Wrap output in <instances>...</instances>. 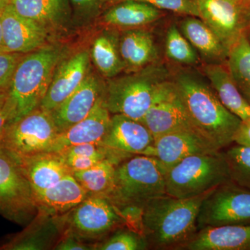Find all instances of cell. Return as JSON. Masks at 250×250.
<instances>
[{
	"label": "cell",
	"mask_w": 250,
	"mask_h": 250,
	"mask_svg": "<svg viewBox=\"0 0 250 250\" xmlns=\"http://www.w3.org/2000/svg\"><path fill=\"white\" fill-rule=\"evenodd\" d=\"M72 173L89 169L104 159L84 156L62 155Z\"/></svg>",
	"instance_id": "obj_37"
},
{
	"label": "cell",
	"mask_w": 250,
	"mask_h": 250,
	"mask_svg": "<svg viewBox=\"0 0 250 250\" xmlns=\"http://www.w3.org/2000/svg\"><path fill=\"white\" fill-rule=\"evenodd\" d=\"M62 54L59 46L48 45L23 56L7 93L16 110V121L40 107Z\"/></svg>",
	"instance_id": "obj_5"
},
{
	"label": "cell",
	"mask_w": 250,
	"mask_h": 250,
	"mask_svg": "<svg viewBox=\"0 0 250 250\" xmlns=\"http://www.w3.org/2000/svg\"><path fill=\"white\" fill-rule=\"evenodd\" d=\"M141 123L147 126L154 139L183 130L197 131L171 78L164 83L159 98L149 108Z\"/></svg>",
	"instance_id": "obj_12"
},
{
	"label": "cell",
	"mask_w": 250,
	"mask_h": 250,
	"mask_svg": "<svg viewBox=\"0 0 250 250\" xmlns=\"http://www.w3.org/2000/svg\"><path fill=\"white\" fill-rule=\"evenodd\" d=\"M20 161L33 191L47 188L72 174L59 152L42 153Z\"/></svg>",
	"instance_id": "obj_25"
},
{
	"label": "cell",
	"mask_w": 250,
	"mask_h": 250,
	"mask_svg": "<svg viewBox=\"0 0 250 250\" xmlns=\"http://www.w3.org/2000/svg\"><path fill=\"white\" fill-rule=\"evenodd\" d=\"M24 54L0 52V92L8 93L18 64Z\"/></svg>",
	"instance_id": "obj_35"
},
{
	"label": "cell",
	"mask_w": 250,
	"mask_h": 250,
	"mask_svg": "<svg viewBox=\"0 0 250 250\" xmlns=\"http://www.w3.org/2000/svg\"><path fill=\"white\" fill-rule=\"evenodd\" d=\"M164 11L134 0H123L110 5L102 16L104 24L114 29H139L157 22Z\"/></svg>",
	"instance_id": "obj_24"
},
{
	"label": "cell",
	"mask_w": 250,
	"mask_h": 250,
	"mask_svg": "<svg viewBox=\"0 0 250 250\" xmlns=\"http://www.w3.org/2000/svg\"><path fill=\"white\" fill-rule=\"evenodd\" d=\"M111 118L103 95L88 116L59 133L50 152H61L67 148L83 143L101 142L107 132Z\"/></svg>",
	"instance_id": "obj_18"
},
{
	"label": "cell",
	"mask_w": 250,
	"mask_h": 250,
	"mask_svg": "<svg viewBox=\"0 0 250 250\" xmlns=\"http://www.w3.org/2000/svg\"><path fill=\"white\" fill-rule=\"evenodd\" d=\"M179 250H250V225L202 229Z\"/></svg>",
	"instance_id": "obj_20"
},
{
	"label": "cell",
	"mask_w": 250,
	"mask_h": 250,
	"mask_svg": "<svg viewBox=\"0 0 250 250\" xmlns=\"http://www.w3.org/2000/svg\"><path fill=\"white\" fill-rule=\"evenodd\" d=\"M5 52L4 44H3L2 33H1V22H0V52Z\"/></svg>",
	"instance_id": "obj_42"
},
{
	"label": "cell",
	"mask_w": 250,
	"mask_h": 250,
	"mask_svg": "<svg viewBox=\"0 0 250 250\" xmlns=\"http://www.w3.org/2000/svg\"><path fill=\"white\" fill-rule=\"evenodd\" d=\"M39 214L32 188L21 161L0 145V215L25 225Z\"/></svg>",
	"instance_id": "obj_7"
},
{
	"label": "cell",
	"mask_w": 250,
	"mask_h": 250,
	"mask_svg": "<svg viewBox=\"0 0 250 250\" xmlns=\"http://www.w3.org/2000/svg\"><path fill=\"white\" fill-rule=\"evenodd\" d=\"M165 54L171 62L186 66H195L202 62L200 56L176 24L167 29Z\"/></svg>",
	"instance_id": "obj_31"
},
{
	"label": "cell",
	"mask_w": 250,
	"mask_h": 250,
	"mask_svg": "<svg viewBox=\"0 0 250 250\" xmlns=\"http://www.w3.org/2000/svg\"><path fill=\"white\" fill-rule=\"evenodd\" d=\"M238 89L250 105V41L246 36L231 47L227 62Z\"/></svg>",
	"instance_id": "obj_30"
},
{
	"label": "cell",
	"mask_w": 250,
	"mask_h": 250,
	"mask_svg": "<svg viewBox=\"0 0 250 250\" xmlns=\"http://www.w3.org/2000/svg\"><path fill=\"white\" fill-rule=\"evenodd\" d=\"M120 33L111 28L103 31L94 40L90 58L105 78H114L125 71V65L119 47Z\"/></svg>",
	"instance_id": "obj_27"
},
{
	"label": "cell",
	"mask_w": 250,
	"mask_h": 250,
	"mask_svg": "<svg viewBox=\"0 0 250 250\" xmlns=\"http://www.w3.org/2000/svg\"><path fill=\"white\" fill-rule=\"evenodd\" d=\"M41 226L29 227L22 233L1 246V249L11 250H38L45 249L56 236L61 219L44 215Z\"/></svg>",
	"instance_id": "obj_28"
},
{
	"label": "cell",
	"mask_w": 250,
	"mask_h": 250,
	"mask_svg": "<svg viewBox=\"0 0 250 250\" xmlns=\"http://www.w3.org/2000/svg\"><path fill=\"white\" fill-rule=\"evenodd\" d=\"M106 0H69L72 18L79 21H89L104 6Z\"/></svg>",
	"instance_id": "obj_36"
},
{
	"label": "cell",
	"mask_w": 250,
	"mask_h": 250,
	"mask_svg": "<svg viewBox=\"0 0 250 250\" xmlns=\"http://www.w3.org/2000/svg\"><path fill=\"white\" fill-rule=\"evenodd\" d=\"M166 172L165 166L153 156L127 158L116 166L107 199L120 210L131 207L143 208L153 199L166 195Z\"/></svg>",
	"instance_id": "obj_4"
},
{
	"label": "cell",
	"mask_w": 250,
	"mask_h": 250,
	"mask_svg": "<svg viewBox=\"0 0 250 250\" xmlns=\"http://www.w3.org/2000/svg\"><path fill=\"white\" fill-rule=\"evenodd\" d=\"M210 191L187 199L166 194L146 203L143 207L141 227L149 248L179 250L190 241L198 231L200 206Z\"/></svg>",
	"instance_id": "obj_2"
},
{
	"label": "cell",
	"mask_w": 250,
	"mask_h": 250,
	"mask_svg": "<svg viewBox=\"0 0 250 250\" xmlns=\"http://www.w3.org/2000/svg\"><path fill=\"white\" fill-rule=\"evenodd\" d=\"M82 240L72 235L67 234L59 242L55 250H92L90 246L85 244Z\"/></svg>",
	"instance_id": "obj_39"
},
{
	"label": "cell",
	"mask_w": 250,
	"mask_h": 250,
	"mask_svg": "<svg viewBox=\"0 0 250 250\" xmlns=\"http://www.w3.org/2000/svg\"><path fill=\"white\" fill-rule=\"evenodd\" d=\"M50 113L39 107L10 125L0 145L22 159L50 152L59 134Z\"/></svg>",
	"instance_id": "obj_8"
},
{
	"label": "cell",
	"mask_w": 250,
	"mask_h": 250,
	"mask_svg": "<svg viewBox=\"0 0 250 250\" xmlns=\"http://www.w3.org/2000/svg\"><path fill=\"white\" fill-rule=\"evenodd\" d=\"M229 181V169L224 152L195 154L167 169L166 192L177 198H192Z\"/></svg>",
	"instance_id": "obj_6"
},
{
	"label": "cell",
	"mask_w": 250,
	"mask_h": 250,
	"mask_svg": "<svg viewBox=\"0 0 250 250\" xmlns=\"http://www.w3.org/2000/svg\"><path fill=\"white\" fill-rule=\"evenodd\" d=\"M9 0H0V13L4 9L5 6L9 4Z\"/></svg>",
	"instance_id": "obj_43"
},
{
	"label": "cell",
	"mask_w": 250,
	"mask_h": 250,
	"mask_svg": "<svg viewBox=\"0 0 250 250\" xmlns=\"http://www.w3.org/2000/svg\"><path fill=\"white\" fill-rule=\"evenodd\" d=\"M246 36L247 38H248V40H249L250 41V23L249 27H248V31H247Z\"/></svg>",
	"instance_id": "obj_44"
},
{
	"label": "cell",
	"mask_w": 250,
	"mask_h": 250,
	"mask_svg": "<svg viewBox=\"0 0 250 250\" xmlns=\"http://www.w3.org/2000/svg\"><path fill=\"white\" fill-rule=\"evenodd\" d=\"M250 225V190L232 181L218 186L204 199L197 229L225 225Z\"/></svg>",
	"instance_id": "obj_9"
},
{
	"label": "cell",
	"mask_w": 250,
	"mask_h": 250,
	"mask_svg": "<svg viewBox=\"0 0 250 250\" xmlns=\"http://www.w3.org/2000/svg\"><path fill=\"white\" fill-rule=\"evenodd\" d=\"M7 93L0 92V109L4 106L6 100H7Z\"/></svg>",
	"instance_id": "obj_41"
},
{
	"label": "cell",
	"mask_w": 250,
	"mask_h": 250,
	"mask_svg": "<svg viewBox=\"0 0 250 250\" xmlns=\"http://www.w3.org/2000/svg\"><path fill=\"white\" fill-rule=\"evenodd\" d=\"M16 121V110L7 99L4 106L0 109V140L10 125Z\"/></svg>",
	"instance_id": "obj_38"
},
{
	"label": "cell",
	"mask_w": 250,
	"mask_h": 250,
	"mask_svg": "<svg viewBox=\"0 0 250 250\" xmlns=\"http://www.w3.org/2000/svg\"><path fill=\"white\" fill-rule=\"evenodd\" d=\"M154 138L141 122L122 114L111 115L107 132L100 142L121 160L145 155Z\"/></svg>",
	"instance_id": "obj_13"
},
{
	"label": "cell",
	"mask_w": 250,
	"mask_h": 250,
	"mask_svg": "<svg viewBox=\"0 0 250 250\" xmlns=\"http://www.w3.org/2000/svg\"><path fill=\"white\" fill-rule=\"evenodd\" d=\"M234 143L250 147V118L241 122L235 136Z\"/></svg>",
	"instance_id": "obj_40"
},
{
	"label": "cell",
	"mask_w": 250,
	"mask_h": 250,
	"mask_svg": "<svg viewBox=\"0 0 250 250\" xmlns=\"http://www.w3.org/2000/svg\"><path fill=\"white\" fill-rule=\"evenodd\" d=\"M118 163L111 159H104L87 170L72 173L84 188L88 196H100L107 199L113 187L115 170Z\"/></svg>",
	"instance_id": "obj_29"
},
{
	"label": "cell",
	"mask_w": 250,
	"mask_h": 250,
	"mask_svg": "<svg viewBox=\"0 0 250 250\" xmlns=\"http://www.w3.org/2000/svg\"><path fill=\"white\" fill-rule=\"evenodd\" d=\"M217 151L218 148L198 131L183 130L156 138L145 155L159 159L167 170L188 156Z\"/></svg>",
	"instance_id": "obj_14"
},
{
	"label": "cell",
	"mask_w": 250,
	"mask_h": 250,
	"mask_svg": "<svg viewBox=\"0 0 250 250\" xmlns=\"http://www.w3.org/2000/svg\"><path fill=\"white\" fill-rule=\"evenodd\" d=\"M119 47L126 72L138 71L159 61V51L154 37L143 28L122 31Z\"/></svg>",
	"instance_id": "obj_23"
},
{
	"label": "cell",
	"mask_w": 250,
	"mask_h": 250,
	"mask_svg": "<svg viewBox=\"0 0 250 250\" xmlns=\"http://www.w3.org/2000/svg\"><path fill=\"white\" fill-rule=\"evenodd\" d=\"M204 76L220 101L242 121L250 118V105L235 83L226 63H203Z\"/></svg>",
	"instance_id": "obj_22"
},
{
	"label": "cell",
	"mask_w": 250,
	"mask_h": 250,
	"mask_svg": "<svg viewBox=\"0 0 250 250\" xmlns=\"http://www.w3.org/2000/svg\"><path fill=\"white\" fill-rule=\"evenodd\" d=\"M171 79L195 129L219 150L234 143L242 121L224 106L205 76L180 69Z\"/></svg>",
	"instance_id": "obj_1"
},
{
	"label": "cell",
	"mask_w": 250,
	"mask_h": 250,
	"mask_svg": "<svg viewBox=\"0 0 250 250\" xmlns=\"http://www.w3.org/2000/svg\"><path fill=\"white\" fill-rule=\"evenodd\" d=\"M9 4L18 14L49 31L64 27L72 18L69 0H9Z\"/></svg>",
	"instance_id": "obj_26"
},
{
	"label": "cell",
	"mask_w": 250,
	"mask_h": 250,
	"mask_svg": "<svg viewBox=\"0 0 250 250\" xmlns=\"http://www.w3.org/2000/svg\"><path fill=\"white\" fill-rule=\"evenodd\" d=\"M149 248L146 237L141 231L121 230L116 231L96 249L100 250H141Z\"/></svg>",
	"instance_id": "obj_33"
},
{
	"label": "cell",
	"mask_w": 250,
	"mask_h": 250,
	"mask_svg": "<svg viewBox=\"0 0 250 250\" xmlns=\"http://www.w3.org/2000/svg\"><path fill=\"white\" fill-rule=\"evenodd\" d=\"M90 55L86 50L72 54L59 62L40 108L52 112L78 88L90 71Z\"/></svg>",
	"instance_id": "obj_15"
},
{
	"label": "cell",
	"mask_w": 250,
	"mask_h": 250,
	"mask_svg": "<svg viewBox=\"0 0 250 250\" xmlns=\"http://www.w3.org/2000/svg\"><path fill=\"white\" fill-rule=\"evenodd\" d=\"M5 52L28 54L45 45L49 31L23 17L8 4L0 13Z\"/></svg>",
	"instance_id": "obj_16"
},
{
	"label": "cell",
	"mask_w": 250,
	"mask_h": 250,
	"mask_svg": "<svg viewBox=\"0 0 250 250\" xmlns=\"http://www.w3.org/2000/svg\"><path fill=\"white\" fill-rule=\"evenodd\" d=\"M200 18L229 52L246 36L250 23V0H197Z\"/></svg>",
	"instance_id": "obj_11"
},
{
	"label": "cell",
	"mask_w": 250,
	"mask_h": 250,
	"mask_svg": "<svg viewBox=\"0 0 250 250\" xmlns=\"http://www.w3.org/2000/svg\"><path fill=\"white\" fill-rule=\"evenodd\" d=\"M105 83L89 71L82 84L58 107L50 112L59 132L65 131L88 116L103 95Z\"/></svg>",
	"instance_id": "obj_17"
},
{
	"label": "cell",
	"mask_w": 250,
	"mask_h": 250,
	"mask_svg": "<svg viewBox=\"0 0 250 250\" xmlns=\"http://www.w3.org/2000/svg\"><path fill=\"white\" fill-rule=\"evenodd\" d=\"M67 234L83 239H96L105 236L126 222L121 210L108 199L88 196L68 212Z\"/></svg>",
	"instance_id": "obj_10"
},
{
	"label": "cell",
	"mask_w": 250,
	"mask_h": 250,
	"mask_svg": "<svg viewBox=\"0 0 250 250\" xmlns=\"http://www.w3.org/2000/svg\"><path fill=\"white\" fill-rule=\"evenodd\" d=\"M233 182L250 190V147L234 145L224 152Z\"/></svg>",
	"instance_id": "obj_32"
},
{
	"label": "cell",
	"mask_w": 250,
	"mask_h": 250,
	"mask_svg": "<svg viewBox=\"0 0 250 250\" xmlns=\"http://www.w3.org/2000/svg\"><path fill=\"white\" fill-rule=\"evenodd\" d=\"M170 78V70L158 61L138 71L108 80L104 102L111 115H124L141 122Z\"/></svg>",
	"instance_id": "obj_3"
},
{
	"label": "cell",
	"mask_w": 250,
	"mask_h": 250,
	"mask_svg": "<svg viewBox=\"0 0 250 250\" xmlns=\"http://www.w3.org/2000/svg\"><path fill=\"white\" fill-rule=\"evenodd\" d=\"M33 192L39 213L53 217L68 213L88 197L72 174L52 187Z\"/></svg>",
	"instance_id": "obj_19"
},
{
	"label": "cell",
	"mask_w": 250,
	"mask_h": 250,
	"mask_svg": "<svg viewBox=\"0 0 250 250\" xmlns=\"http://www.w3.org/2000/svg\"><path fill=\"white\" fill-rule=\"evenodd\" d=\"M179 29L200 56L203 63H226L229 50L214 31L199 17L185 16Z\"/></svg>",
	"instance_id": "obj_21"
},
{
	"label": "cell",
	"mask_w": 250,
	"mask_h": 250,
	"mask_svg": "<svg viewBox=\"0 0 250 250\" xmlns=\"http://www.w3.org/2000/svg\"><path fill=\"white\" fill-rule=\"evenodd\" d=\"M123 0H106L104 6L115 4ZM147 3L161 10L170 11L184 16H195L200 18L197 0H134Z\"/></svg>",
	"instance_id": "obj_34"
}]
</instances>
